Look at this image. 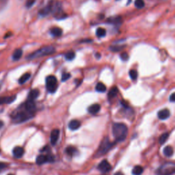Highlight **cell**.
Wrapping results in <instances>:
<instances>
[{
	"label": "cell",
	"mask_w": 175,
	"mask_h": 175,
	"mask_svg": "<svg viewBox=\"0 0 175 175\" xmlns=\"http://www.w3.org/2000/svg\"><path fill=\"white\" fill-rule=\"evenodd\" d=\"M34 112H30L27 110L24 105V103L19 106L17 109L13 111L11 114V118L13 122L16 124L22 123L25 121L29 120L34 116Z\"/></svg>",
	"instance_id": "6da1fadb"
},
{
	"label": "cell",
	"mask_w": 175,
	"mask_h": 175,
	"mask_svg": "<svg viewBox=\"0 0 175 175\" xmlns=\"http://www.w3.org/2000/svg\"><path fill=\"white\" fill-rule=\"evenodd\" d=\"M112 132L117 142L124 141L127 136V126L123 123H114L112 126Z\"/></svg>",
	"instance_id": "7a4b0ae2"
},
{
	"label": "cell",
	"mask_w": 175,
	"mask_h": 175,
	"mask_svg": "<svg viewBox=\"0 0 175 175\" xmlns=\"http://www.w3.org/2000/svg\"><path fill=\"white\" fill-rule=\"evenodd\" d=\"M55 52V47L53 46H47L41 48V49L36 50V51L30 53L28 56L27 57V60H33V59L41 58V57L46 56V55H49L53 54Z\"/></svg>",
	"instance_id": "3957f363"
},
{
	"label": "cell",
	"mask_w": 175,
	"mask_h": 175,
	"mask_svg": "<svg viewBox=\"0 0 175 175\" xmlns=\"http://www.w3.org/2000/svg\"><path fill=\"white\" fill-rule=\"evenodd\" d=\"M175 172V164L174 162H166L156 170L157 175H173Z\"/></svg>",
	"instance_id": "277c9868"
},
{
	"label": "cell",
	"mask_w": 175,
	"mask_h": 175,
	"mask_svg": "<svg viewBox=\"0 0 175 175\" xmlns=\"http://www.w3.org/2000/svg\"><path fill=\"white\" fill-rule=\"evenodd\" d=\"M114 145V144L110 142L108 138H105V139H103L101 144H100L97 152H96V156H97V157H100V156L105 155V153H107V152L112 148V147Z\"/></svg>",
	"instance_id": "5b68a950"
},
{
	"label": "cell",
	"mask_w": 175,
	"mask_h": 175,
	"mask_svg": "<svg viewBox=\"0 0 175 175\" xmlns=\"http://www.w3.org/2000/svg\"><path fill=\"white\" fill-rule=\"evenodd\" d=\"M46 88L49 93H54L58 88V81L53 75H49L46 78Z\"/></svg>",
	"instance_id": "8992f818"
},
{
	"label": "cell",
	"mask_w": 175,
	"mask_h": 175,
	"mask_svg": "<svg viewBox=\"0 0 175 175\" xmlns=\"http://www.w3.org/2000/svg\"><path fill=\"white\" fill-rule=\"evenodd\" d=\"M54 161V158L51 155H41L36 157V162L38 165H42L47 162H53Z\"/></svg>",
	"instance_id": "52a82bcc"
},
{
	"label": "cell",
	"mask_w": 175,
	"mask_h": 175,
	"mask_svg": "<svg viewBox=\"0 0 175 175\" xmlns=\"http://www.w3.org/2000/svg\"><path fill=\"white\" fill-rule=\"evenodd\" d=\"M98 169L101 172L106 173L107 172H109L110 170H111V169H112V166H111L110 163L107 162V160L105 159V160H103L99 164H98Z\"/></svg>",
	"instance_id": "ba28073f"
},
{
	"label": "cell",
	"mask_w": 175,
	"mask_h": 175,
	"mask_svg": "<svg viewBox=\"0 0 175 175\" xmlns=\"http://www.w3.org/2000/svg\"><path fill=\"white\" fill-rule=\"evenodd\" d=\"M59 136H60V131L58 129H54L51 131V136H50V139H51V144L52 145L56 144L58 142Z\"/></svg>",
	"instance_id": "9c48e42d"
},
{
	"label": "cell",
	"mask_w": 175,
	"mask_h": 175,
	"mask_svg": "<svg viewBox=\"0 0 175 175\" xmlns=\"http://www.w3.org/2000/svg\"><path fill=\"white\" fill-rule=\"evenodd\" d=\"M52 10V6H51V1L48 3L45 7L42 8L39 12V15L42 17H45L47 15H49V13H51Z\"/></svg>",
	"instance_id": "30bf717a"
},
{
	"label": "cell",
	"mask_w": 175,
	"mask_h": 175,
	"mask_svg": "<svg viewBox=\"0 0 175 175\" xmlns=\"http://www.w3.org/2000/svg\"><path fill=\"white\" fill-rule=\"evenodd\" d=\"M24 152H25V150H24L23 148L21 146L15 147L13 150L14 157H16V158H21V157H23Z\"/></svg>",
	"instance_id": "8fae6325"
},
{
	"label": "cell",
	"mask_w": 175,
	"mask_h": 175,
	"mask_svg": "<svg viewBox=\"0 0 175 175\" xmlns=\"http://www.w3.org/2000/svg\"><path fill=\"white\" fill-rule=\"evenodd\" d=\"M170 116V112L168 109H164L159 111L158 114H157V116L160 120H166L168 118H169Z\"/></svg>",
	"instance_id": "7c38bea8"
},
{
	"label": "cell",
	"mask_w": 175,
	"mask_h": 175,
	"mask_svg": "<svg viewBox=\"0 0 175 175\" xmlns=\"http://www.w3.org/2000/svg\"><path fill=\"white\" fill-rule=\"evenodd\" d=\"M16 99V96L13 95V96H4V97H0V105L1 104H10L14 102Z\"/></svg>",
	"instance_id": "4fadbf2b"
},
{
	"label": "cell",
	"mask_w": 175,
	"mask_h": 175,
	"mask_svg": "<svg viewBox=\"0 0 175 175\" xmlns=\"http://www.w3.org/2000/svg\"><path fill=\"white\" fill-rule=\"evenodd\" d=\"M100 105H99V104H97V103L93 104V105H90V106L88 107V112L91 114H97L98 112L100 111Z\"/></svg>",
	"instance_id": "5bb4252c"
},
{
	"label": "cell",
	"mask_w": 175,
	"mask_h": 175,
	"mask_svg": "<svg viewBox=\"0 0 175 175\" xmlns=\"http://www.w3.org/2000/svg\"><path fill=\"white\" fill-rule=\"evenodd\" d=\"M39 94H40V92L39 90L37 89L32 90L29 92L28 94V97H27V100H34L39 97Z\"/></svg>",
	"instance_id": "9a60e30c"
},
{
	"label": "cell",
	"mask_w": 175,
	"mask_h": 175,
	"mask_svg": "<svg viewBox=\"0 0 175 175\" xmlns=\"http://www.w3.org/2000/svg\"><path fill=\"white\" fill-rule=\"evenodd\" d=\"M80 122L77 120H73L69 124V128L71 130H77L80 127Z\"/></svg>",
	"instance_id": "2e32d148"
},
{
	"label": "cell",
	"mask_w": 175,
	"mask_h": 175,
	"mask_svg": "<svg viewBox=\"0 0 175 175\" xmlns=\"http://www.w3.org/2000/svg\"><path fill=\"white\" fill-rule=\"evenodd\" d=\"M107 22L109 23L113 24V25H120L122 23V19L120 17H111L107 19Z\"/></svg>",
	"instance_id": "e0dca14e"
},
{
	"label": "cell",
	"mask_w": 175,
	"mask_h": 175,
	"mask_svg": "<svg viewBox=\"0 0 175 175\" xmlns=\"http://www.w3.org/2000/svg\"><path fill=\"white\" fill-rule=\"evenodd\" d=\"M50 34L55 37H59L62 34V29L60 27H53L50 30Z\"/></svg>",
	"instance_id": "ac0fdd59"
},
{
	"label": "cell",
	"mask_w": 175,
	"mask_h": 175,
	"mask_svg": "<svg viewBox=\"0 0 175 175\" xmlns=\"http://www.w3.org/2000/svg\"><path fill=\"white\" fill-rule=\"evenodd\" d=\"M164 154L166 157H172L174 154V149L172 146H167L164 148Z\"/></svg>",
	"instance_id": "d6986e66"
},
{
	"label": "cell",
	"mask_w": 175,
	"mask_h": 175,
	"mask_svg": "<svg viewBox=\"0 0 175 175\" xmlns=\"http://www.w3.org/2000/svg\"><path fill=\"white\" fill-rule=\"evenodd\" d=\"M118 93V89L117 87L114 86V87L112 88L108 92V98L109 99H112L116 96Z\"/></svg>",
	"instance_id": "ffe728a7"
},
{
	"label": "cell",
	"mask_w": 175,
	"mask_h": 175,
	"mask_svg": "<svg viewBox=\"0 0 175 175\" xmlns=\"http://www.w3.org/2000/svg\"><path fill=\"white\" fill-rule=\"evenodd\" d=\"M23 55V51L21 49H17L14 51L13 54V59L14 60H19L22 57Z\"/></svg>",
	"instance_id": "44dd1931"
},
{
	"label": "cell",
	"mask_w": 175,
	"mask_h": 175,
	"mask_svg": "<svg viewBox=\"0 0 175 175\" xmlns=\"http://www.w3.org/2000/svg\"><path fill=\"white\" fill-rule=\"evenodd\" d=\"M144 169L141 166H136L132 170V174L133 175H141Z\"/></svg>",
	"instance_id": "7402d4cb"
},
{
	"label": "cell",
	"mask_w": 175,
	"mask_h": 175,
	"mask_svg": "<svg viewBox=\"0 0 175 175\" xmlns=\"http://www.w3.org/2000/svg\"><path fill=\"white\" fill-rule=\"evenodd\" d=\"M31 77V74L29 73H25L24 75H23L21 77H20V79H19V83L21 85L25 84V83Z\"/></svg>",
	"instance_id": "603a6c76"
},
{
	"label": "cell",
	"mask_w": 175,
	"mask_h": 175,
	"mask_svg": "<svg viewBox=\"0 0 175 175\" xmlns=\"http://www.w3.org/2000/svg\"><path fill=\"white\" fill-rule=\"evenodd\" d=\"M65 152H67V155L70 156H73L74 155H75L76 152H77V150L76 149L74 146H68L66 148Z\"/></svg>",
	"instance_id": "cb8c5ba5"
},
{
	"label": "cell",
	"mask_w": 175,
	"mask_h": 175,
	"mask_svg": "<svg viewBox=\"0 0 175 175\" xmlns=\"http://www.w3.org/2000/svg\"><path fill=\"white\" fill-rule=\"evenodd\" d=\"M95 89H96V91L99 92H104L106 91L107 88L106 86H105V85H104L103 83L99 82L96 84Z\"/></svg>",
	"instance_id": "d4e9b609"
},
{
	"label": "cell",
	"mask_w": 175,
	"mask_h": 175,
	"mask_svg": "<svg viewBox=\"0 0 175 175\" xmlns=\"http://www.w3.org/2000/svg\"><path fill=\"white\" fill-rule=\"evenodd\" d=\"M96 35L98 36V38H103L106 35V30L102 27H99L96 29Z\"/></svg>",
	"instance_id": "484cf974"
},
{
	"label": "cell",
	"mask_w": 175,
	"mask_h": 175,
	"mask_svg": "<svg viewBox=\"0 0 175 175\" xmlns=\"http://www.w3.org/2000/svg\"><path fill=\"white\" fill-rule=\"evenodd\" d=\"M168 137H169L168 133H163V134L160 136V138H159V144H163L165 143L166 142V140H167L168 138Z\"/></svg>",
	"instance_id": "4316f807"
},
{
	"label": "cell",
	"mask_w": 175,
	"mask_h": 175,
	"mask_svg": "<svg viewBox=\"0 0 175 175\" xmlns=\"http://www.w3.org/2000/svg\"><path fill=\"white\" fill-rule=\"evenodd\" d=\"M75 58V52L73 51H70L67 52V53L65 54L66 60H69V61L73 60Z\"/></svg>",
	"instance_id": "83f0119b"
},
{
	"label": "cell",
	"mask_w": 175,
	"mask_h": 175,
	"mask_svg": "<svg viewBox=\"0 0 175 175\" xmlns=\"http://www.w3.org/2000/svg\"><path fill=\"white\" fill-rule=\"evenodd\" d=\"M134 3H135V6H136L137 8H138V9H141V8H144L145 5L144 1V0H136Z\"/></svg>",
	"instance_id": "f1b7e54d"
},
{
	"label": "cell",
	"mask_w": 175,
	"mask_h": 175,
	"mask_svg": "<svg viewBox=\"0 0 175 175\" xmlns=\"http://www.w3.org/2000/svg\"><path fill=\"white\" fill-rule=\"evenodd\" d=\"M138 72L136 70H131L129 71V76L132 80H136L138 78Z\"/></svg>",
	"instance_id": "f546056e"
},
{
	"label": "cell",
	"mask_w": 175,
	"mask_h": 175,
	"mask_svg": "<svg viewBox=\"0 0 175 175\" xmlns=\"http://www.w3.org/2000/svg\"><path fill=\"white\" fill-rule=\"evenodd\" d=\"M124 47V46H117V45H114L110 47V49L112 51L114 52H118L120 51V50H122Z\"/></svg>",
	"instance_id": "4dcf8cb0"
},
{
	"label": "cell",
	"mask_w": 175,
	"mask_h": 175,
	"mask_svg": "<svg viewBox=\"0 0 175 175\" xmlns=\"http://www.w3.org/2000/svg\"><path fill=\"white\" fill-rule=\"evenodd\" d=\"M70 77H71L70 73H65L62 74V81H65L68 80V79Z\"/></svg>",
	"instance_id": "1f68e13d"
},
{
	"label": "cell",
	"mask_w": 175,
	"mask_h": 175,
	"mask_svg": "<svg viewBox=\"0 0 175 175\" xmlns=\"http://www.w3.org/2000/svg\"><path fill=\"white\" fill-rule=\"evenodd\" d=\"M120 58L121 60H123V61H126V60L129 59V55H128L126 52H124V53H121Z\"/></svg>",
	"instance_id": "d6a6232c"
},
{
	"label": "cell",
	"mask_w": 175,
	"mask_h": 175,
	"mask_svg": "<svg viewBox=\"0 0 175 175\" xmlns=\"http://www.w3.org/2000/svg\"><path fill=\"white\" fill-rule=\"evenodd\" d=\"M34 2H35V0H28V1H27V3H26V6H27V8H30V7L33 6Z\"/></svg>",
	"instance_id": "836d02e7"
},
{
	"label": "cell",
	"mask_w": 175,
	"mask_h": 175,
	"mask_svg": "<svg viewBox=\"0 0 175 175\" xmlns=\"http://www.w3.org/2000/svg\"><path fill=\"white\" fill-rule=\"evenodd\" d=\"M170 100L171 102H174L175 101V94H174V93H173V94H171L170 97Z\"/></svg>",
	"instance_id": "e575fe53"
},
{
	"label": "cell",
	"mask_w": 175,
	"mask_h": 175,
	"mask_svg": "<svg viewBox=\"0 0 175 175\" xmlns=\"http://www.w3.org/2000/svg\"><path fill=\"white\" fill-rule=\"evenodd\" d=\"M6 166H7V164H4V163L0 162V169L4 168H6Z\"/></svg>",
	"instance_id": "d590c367"
},
{
	"label": "cell",
	"mask_w": 175,
	"mask_h": 175,
	"mask_svg": "<svg viewBox=\"0 0 175 175\" xmlns=\"http://www.w3.org/2000/svg\"><path fill=\"white\" fill-rule=\"evenodd\" d=\"M114 175H124V174H123V173L120 172H118L116 173V174Z\"/></svg>",
	"instance_id": "8d00e7d4"
},
{
	"label": "cell",
	"mask_w": 175,
	"mask_h": 175,
	"mask_svg": "<svg viewBox=\"0 0 175 175\" xmlns=\"http://www.w3.org/2000/svg\"><path fill=\"white\" fill-rule=\"evenodd\" d=\"M96 57L97 58H100V53H96Z\"/></svg>",
	"instance_id": "74e56055"
},
{
	"label": "cell",
	"mask_w": 175,
	"mask_h": 175,
	"mask_svg": "<svg viewBox=\"0 0 175 175\" xmlns=\"http://www.w3.org/2000/svg\"><path fill=\"white\" fill-rule=\"evenodd\" d=\"M2 125H3V123L1 122V121H0V128H1V126H2Z\"/></svg>",
	"instance_id": "f35d334b"
},
{
	"label": "cell",
	"mask_w": 175,
	"mask_h": 175,
	"mask_svg": "<svg viewBox=\"0 0 175 175\" xmlns=\"http://www.w3.org/2000/svg\"><path fill=\"white\" fill-rule=\"evenodd\" d=\"M8 175H14V174H8Z\"/></svg>",
	"instance_id": "ab89813d"
},
{
	"label": "cell",
	"mask_w": 175,
	"mask_h": 175,
	"mask_svg": "<svg viewBox=\"0 0 175 175\" xmlns=\"http://www.w3.org/2000/svg\"><path fill=\"white\" fill-rule=\"evenodd\" d=\"M117 1H118V0H117Z\"/></svg>",
	"instance_id": "60d3db41"
}]
</instances>
